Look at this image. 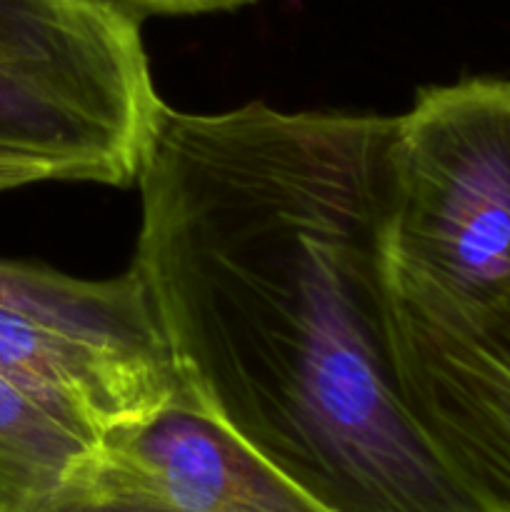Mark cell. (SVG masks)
<instances>
[{"mask_svg":"<svg viewBox=\"0 0 510 512\" xmlns=\"http://www.w3.org/2000/svg\"><path fill=\"white\" fill-rule=\"evenodd\" d=\"M398 115L163 105L135 275L180 383L328 512H500L405 405L385 228Z\"/></svg>","mask_w":510,"mask_h":512,"instance_id":"cell-1","label":"cell"},{"mask_svg":"<svg viewBox=\"0 0 510 512\" xmlns=\"http://www.w3.org/2000/svg\"><path fill=\"white\" fill-rule=\"evenodd\" d=\"M163 100L113 0H0V193L135 183Z\"/></svg>","mask_w":510,"mask_h":512,"instance_id":"cell-2","label":"cell"},{"mask_svg":"<svg viewBox=\"0 0 510 512\" xmlns=\"http://www.w3.org/2000/svg\"><path fill=\"white\" fill-rule=\"evenodd\" d=\"M385 260L428 313L510 293V80L428 85L398 115Z\"/></svg>","mask_w":510,"mask_h":512,"instance_id":"cell-3","label":"cell"},{"mask_svg":"<svg viewBox=\"0 0 510 512\" xmlns=\"http://www.w3.org/2000/svg\"><path fill=\"white\" fill-rule=\"evenodd\" d=\"M35 512H328L188 388L105 430Z\"/></svg>","mask_w":510,"mask_h":512,"instance_id":"cell-4","label":"cell"},{"mask_svg":"<svg viewBox=\"0 0 510 512\" xmlns=\"http://www.w3.org/2000/svg\"><path fill=\"white\" fill-rule=\"evenodd\" d=\"M390 345L420 430L475 493L510 512V293L428 313L390 290Z\"/></svg>","mask_w":510,"mask_h":512,"instance_id":"cell-5","label":"cell"},{"mask_svg":"<svg viewBox=\"0 0 510 512\" xmlns=\"http://www.w3.org/2000/svg\"><path fill=\"white\" fill-rule=\"evenodd\" d=\"M0 378L93 440L113 425L158 408L183 388L173 365L130 358L3 308Z\"/></svg>","mask_w":510,"mask_h":512,"instance_id":"cell-6","label":"cell"},{"mask_svg":"<svg viewBox=\"0 0 510 512\" xmlns=\"http://www.w3.org/2000/svg\"><path fill=\"white\" fill-rule=\"evenodd\" d=\"M0 308L145 363L173 365L133 268L110 280H80L43 265L0 260Z\"/></svg>","mask_w":510,"mask_h":512,"instance_id":"cell-7","label":"cell"},{"mask_svg":"<svg viewBox=\"0 0 510 512\" xmlns=\"http://www.w3.org/2000/svg\"><path fill=\"white\" fill-rule=\"evenodd\" d=\"M95 440L0 378V512H35Z\"/></svg>","mask_w":510,"mask_h":512,"instance_id":"cell-8","label":"cell"},{"mask_svg":"<svg viewBox=\"0 0 510 512\" xmlns=\"http://www.w3.org/2000/svg\"><path fill=\"white\" fill-rule=\"evenodd\" d=\"M138 18L145 15H205L228 13L258 0H113Z\"/></svg>","mask_w":510,"mask_h":512,"instance_id":"cell-9","label":"cell"}]
</instances>
